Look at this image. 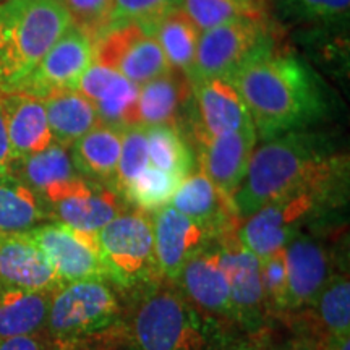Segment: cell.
<instances>
[{"label": "cell", "mask_w": 350, "mask_h": 350, "mask_svg": "<svg viewBox=\"0 0 350 350\" xmlns=\"http://www.w3.org/2000/svg\"><path fill=\"white\" fill-rule=\"evenodd\" d=\"M54 292H29L0 286V340L46 329Z\"/></svg>", "instance_id": "obj_26"}, {"label": "cell", "mask_w": 350, "mask_h": 350, "mask_svg": "<svg viewBox=\"0 0 350 350\" xmlns=\"http://www.w3.org/2000/svg\"><path fill=\"white\" fill-rule=\"evenodd\" d=\"M169 206L201 224L226 232L239 227L234 203L206 177L203 170L183 178Z\"/></svg>", "instance_id": "obj_22"}, {"label": "cell", "mask_w": 350, "mask_h": 350, "mask_svg": "<svg viewBox=\"0 0 350 350\" xmlns=\"http://www.w3.org/2000/svg\"><path fill=\"white\" fill-rule=\"evenodd\" d=\"M126 304L104 279L65 282L52 295L46 331L59 342L86 350H106L103 342L125 339Z\"/></svg>", "instance_id": "obj_4"}, {"label": "cell", "mask_w": 350, "mask_h": 350, "mask_svg": "<svg viewBox=\"0 0 350 350\" xmlns=\"http://www.w3.org/2000/svg\"><path fill=\"white\" fill-rule=\"evenodd\" d=\"M93 64V41L72 25L59 38L16 93L44 99L64 90H77L83 73Z\"/></svg>", "instance_id": "obj_15"}, {"label": "cell", "mask_w": 350, "mask_h": 350, "mask_svg": "<svg viewBox=\"0 0 350 350\" xmlns=\"http://www.w3.org/2000/svg\"><path fill=\"white\" fill-rule=\"evenodd\" d=\"M349 167L306 183L269 201L237 227L240 243L258 258L282 250L304 232V227L318 221L327 209L344 198Z\"/></svg>", "instance_id": "obj_6"}, {"label": "cell", "mask_w": 350, "mask_h": 350, "mask_svg": "<svg viewBox=\"0 0 350 350\" xmlns=\"http://www.w3.org/2000/svg\"><path fill=\"white\" fill-rule=\"evenodd\" d=\"M98 243L107 282L125 301L163 281L150 213L125 209L98 232Z\"/></svg>", "instance_id": "obj_7"}, {"label": "cell", "mask_w": 350, "mask_h": 350, "mask_svg": "<svg viewBox=\"0 0 350 350\" xmlns=\"http://www.w3.org/2000/svg\"><path fill=\"white\" fill-rule=\"evenodd\" d=\"M70 26L59 0H7L0 7V93H16Z\"/></svg>", "instance_id": "obj_5"}, {"label": "cell", "mask_w": 350, "mask_h": 350, "mask_svg": "<svg viewBox=\"0 0 350 350\" xmlns=\"http://www.w3.org/2000/svg\"><path fill=\"white\" fill-rule=\"evenodd\" d=\"M266 338H268L266 332L262 334H247L242 331L230 332L229 326H224L209 350H275Z\"/></svg>", "instance_id": "obj_39"}, {"label": "cell", "mask_w": 350, "mask_h": 350, "mask_svg": "<svg viewBox=\"0 0 350 350\" xmlns=\"http://www.w3.org/2000/svg\"><path fill=\"white\" fill-rule=\"evenodd\" d=\"M13 157L10 148V138H8L7 116L3 109L2 93H0V174H7L12 170Z\"/></svg>", "instance_id": "obj_41"}, {"label": "cell", "mask_w": 350, "mask_h": 350, "mask_svg": "<svg viewBox=\"0 0 350 350\" xmlns=\"http://www.w3.org/2000/svg\"><path fill=\"white\" fill-rule=\"evenodd\" d=\"M318 345L321 350H350V334L319 339Z\"/></svg>", "instance_id": "obj_42"}, {"label": "cell", "mask_w": 350, "mask_h": 350, "mask_svg": "<svg viewBox=\"0 0 350 350\" xmlns=\"http://www.w3.org/2000/svg\"><path fill=\"white\" fill-rule=\"evenodd\" d=\"M15 167L18 169L20 174H15L16 177H20L26 185L31 187L41 201L44 196L80 175L73 165L72 156L68 154L67 148L57 143H52L49 148L36 152V154L16 161L12 165V169Z\"/></svg>", "instance_id": "obj_29"}, {"label": "cell", "mask_w": 350, "mask_h": 350, "mask_svg": "<svg viewBox=\"0 0 350 350\" xmlns=\"http://www.w3.org/2000/svg\"><path fill=\"white\" fill-rule=\"evenodd\" d=\"M229 81L242 96L262 142L306 130L327 113L326 91L314 70L291 52L275 49L271 38Z\"/></svg>", "instance_id": "obj_1"}, {"label": "cell", "mask_w": 350, "mask_h": 350, "mask_svg": "<svg viewBox=\"0 0 350 350\" xmlns=\"http://www.w3.org/2000/svg\"><path fill=\"white\" fill-rule=\"evenodd\" d=\"M182 5L183 0H112L107 28L131 23L154 38L161 21Z\"/></svg>", "instance_id": "obj_35"}, {"label": "cell", "mask_w": 350, "mask_h": 350, "mask_svg": "<svg viewBox=\"0 0 350 350\" xmlns=\"http://www.w3.org/2000/svg\"><path fill=\"white\" fill-rule=\"evenodd\" d=\"M256 139L255 126L250 125L195 146L196 161L201 170L227 198H234L235 191L242 185Z\"/></svg>", "instance_id": "obj_19"}, {"label": "cell", "mask_w": 350, "mask_h": 350, "mask_svg": "<svg viewBox=\"0 0 350 350\" xmlns=\"http://www.w3.org/2000/svg\"><path fill=\"white\" fill-rule=\"evenodd\" d=\"M148 154L152 167L185 178L195 172L196 152L185 131L174 125L146 126Z\"/></svg>", "instance_id": "obj_30"}, {"label": "cell", "mask_w": 350, "mask_h": 350, "mask_svg": "<svg viewBox=\"0 0 350 350\" xmlns=\"http://www.w3.org/2000/svg\"><path fill=\"white\" fill-rule=\"evenodd\" d=\"M219 261L229 279L234 325L247 334L268 331L269 318L262 300L260 258L240 243L237 227L219 237Z\"/></svg>", "instance_id": "obj_9"}, {"label": "cell", "mask_w": 350, "mask_h": 350, "mask_svg": "<svg viewBox=\"0 0 350 350\" xmlns=\"http://www.w3.org/2000/svg\"><path fill=\"white\" fill-rule=\"evenodd\" d=\"M345 167L347 156L336 154L331 138L318 131L294 130L266 139L253 151L248 172L232 198L239 221L278 196Z\"/></svg>", "instance_id": "obj_2"}, {"label": "cell", "mask_w": 350, "mask_h": 350, "mask_svg": "<svg viewBox=\"0 0 350 350\" xmlns=\"http://www.w3.org/2000/svg\"><path fill=\"white\" fill-rule=\"evenodd\" d=\"M51 221L36 191L15 174H0V237L18 235Z\"/></svg>", "instance_id": "obj_27"}, {"label": "cell", "mask_w": 350, "mask_h": 350, "mask_svg": "<svg viewBox=\"0 0 350 350\" xmlns=\"http://www.w3.org/2000/svg\"><path fill=\"white\" fill-rule=\"evenodd\" d=\"M182 178L156 167H146L122 191L126 206L144 213H154L169 206Z\"/></svg>", "instance_id": "obj_32"}, {"label": "cell", "mask_w": 350, "mask_h": 350, "mask_svg": "<svg viewBox=\"0 0 350 350\" xmlns=\"http://www.w3.org/2000/svg\"><path fill=\"white\" fill-rule=\"evenodd\" d=\"M182 8L200 31L240 18L266 20L261 0H183Z\"/></svg>", "instance_id": "obj_33"}, {"label": "cell", "mask_w": 350, "mask_h": 350, "mask_svg": "<svg viewBox=\"0 0 350 350\" xmlns=\"http://www.w3.org/2000/svg\"><path fill=\"white\" fill-rule=\"evenodd\" d=\"M68 12L72 23L81 28L91 41L107 29L112 0H59Z\"/></svg>", "instance_id": "obj_38"}, {"label": "cell", "mask_w": 350, "mask_h": 350, "mask_svg": "<svg viewBox=\"0 0 350 350\" xmlns=\"http://www.w3.org/2000/svg\"><path fill=\"white\" fill-rule=\"evenodd\" d=\"M275 350H321L318 345V340H314L312 338H301L295 342H291L288 345H286L284 349H275Z\"/></svg>", "instance_id": "obj_43"}, {"label": "cell", "mask_w": 350, "mask_h": 350, "mask_svg": "<svg viewBox=\"0 0 350 350\" xmlns=\"http://www.w3.org/2000/svg\"><path fill=\"white\" fill-rule=\"evenodd\" d=\"M188 112V130L196 144L234 133L253 125L242 96L226 78H209L195 83ZM187 130V133H188Z\"/></svg>", "instance_id": "obj_13"}, {"label": "cell", "mask_w": 350, "mask_h": 350, "mask_svg": "<svg viewBox=\"0 0 350 350\" xmlns=\"http://www.w3.org/2000/svg\"><path fill=\"white\" fill-rule=\"evenodd\" d=\"M287 271V318L308 308L321 288L338 274L336 253L318 235L301 234L284 248Z\"/></svg>", "instance_id": "obj_14"}, {"label": "cell", "mask_w": 350, "mask_h": 350, "mask_svg": "<svg viewBox=\"0 0 350 350\" xmlns=\"http://www.w3.org/2000/svg\"><path fill=\"white\" fill-rule=\"evenodd\" d=\"M313 327L312 339L319 340L350 334L349 275L338 273L321 288L313 304L305 308Z\"/></svg>", "instance_id": "obj_28"}, {"label": "cell", "mask_w": 350, "mask_h": 350, "mask_svg": "<svg viewBox=\"0 0 350 350\" xmlns=\"http://www.w3.org/2000/svg\"><path fill=\"white\" fill-rule=\"evenodd\" d=\"M156 258L164 281L174 282L183 266L224 232L201 224L172 206L151 213ZM227 232V230H226Z\"/></svg>", "instance_id": "obj_16"}, {"label": "cell", "mask_w": 350, "mask_h": 350, "mask_svg": "<svg viewBox=\"0 0 350 350\" xmlns=\"http://www.w3.org/2000/svg\"><path fill=\"white\" fill-rule=\"evenodd\" d=\"M193 86L185 73L170 70L139 90L138 119L144 126L174 125L183 130L190 112Z\"/></svg>", "instance_id": "obj_21"}, {"label": "cell", "mask_w": 350, "mask_h": 350, "mask_svg": "<svg viewBox=\"0 0 350 350\" xmlns=\"http://www.w3.org/2000/svg\"><path fill=\"white\" fill-rule=\"evenodd\" d=\"M350 0H279L278 15L291 25H347Z\"/></svg>", "instance_id": "obj_34"}, {"label": "cell", "mask_w": 350, "mask_h": 350, "mask_svg": "<svg viewBox=\"0 0 350 350\" xmlns=\"http://www.w3.org/2000/svg\"><path fill=\"white\" fill-rule=\"evenodd\" d=\"M42 100L52 138L60 146L72 148L83 135L100 124L93 103L77 90L57 91Z\"/></svg>", "instance_id": "obj_25"}, {"label": "cell", "mask_w": 350, "mask_h": 350, "mask_svg": "<svg viewBox=\"0 0 350 350\" xmlns=\"http://www.w3.org/2000/svg\"><path fill=\"white\" fill-rule=\"evenodd\" d=\"M124 130L104 124L72 144V161L81 177L113 188Z\"/></svg>", "instance_id": "obj_24"}, {"label": "cell", "mask_w": 350, "mask_h": 350, "mask_svg": "<svg viewBox=\"0 0 350 350\" xmlns=\"http://www.w3.org/2000/svg\"><path fill=\"white\" fill-rule=\"evenodd\" d=\"M148 163H150V154H148L146 126L142 124L126 126L122 135L120 157L113 188L122 195V191L148 167Z\"/></svg>", "instance_id": "obj_37"}, {"label": "cell", "mask_w": 350, "mask_h": 350, "mask_svg": "<svg viewBox=\"0 0 350 350\" xmlns=\"http://www.w3.org/2000/svg\"><path fill=\"white\" fill-rule=\"evenodd\" d=\"M260 279L269 321L287 319V271L284 248L260 258Z\"/></svg>", "instance_id": "obj_36"}, {"label": "cell", "mask_w": 350, "mask_h": 350, "mask_svg": "<svg viewBox=\"0 0 350 350\" xmlns=\"http://www.w3.org/2000/svg\"><path fill=\"white\" fill-rule=\"evenodd\" d=\"M0 350H86L81 347H73L59 342L51 338L46 331L34 332L28 336H18V338H10L0 340Z\"/></svg>", "instance_id": "obj_40"}, {"label": "cell", "mask_w": 350, "mask_h": 350, "mask_svg": "<svg viewBox=\"0 0 350 350\" xmlns=\"http://www.w3.org/2000/svg\"><path fill=\"white\" fill-rule=\"evenodd\" d=\"M125 304L124 336L135 350H209L229 326L196 310L164 279Z\"/></svg>", "instance_id": "obj_3"}, {"label": "cell", "mask_w": 350, "mask_h": 350, "mask_svg": "<svg viewBox=\"0 0 350 350\" xmlns=\"http://www.w3.org/2000/svg\"><path fill=\"white\" fill-rule=\"evenodd\" d=\"M93 60L138 86L172 70L156 38L131 23L112 26L94 39Z\"/></svg>", "instance_id": "obj_11"}, {"label": "cell", "mask_w": 350, "mask_h": 350, "mask_svg": "<svg viewBox=\"0 0 350 350\" xmlns=\"http://www.w3.org/2000/svg\"><path fill=\"white\" fill-rule=\"evenodd\" d=\"M62 284L42 252L25 234L0 237V286L54 292Z\"/></svg>", "instance_id": "obj_20"}, {"label": "cell", "mask_w": 350, "mask_h": 350, "mask_svg": "<svg viewBox=\"0 0 350 350\" xmlns=\"http://www.w3.org/2000/svg\"><path fill=\"white\" fill-rule=\"evenodd\" d=\"M174 284L201 313L222 325L235 326L229 279L219 261V239L191 258Z\"/></svg>", "instance_id": "obj_17"}, {"label": "cell", "mask_w": 350, "mask_h": 350, "mask_svg": "<svg viewBox=\"0 0 350 350\" xmlns=\"http://www.w3.org/2000/svg\"><path fill=\"white\" fill-rule=\"evenodd\" d=\"M42 203L51 221L90 235H98L112 219L129 209L116 188L81 175L44 196Z\"/></svg>", "instance_id": "obj_10"}, {"label": "cell", "mask_w": 350, "mask_h": 350, "mask_svg": "<svg viewBox=\"0 0 350 350\" xmlns=\"http://www.w3.org/2000/svg\"><path fill=\"white\" fill-rule=\"evenodd\" d=\"M201 31L183 8L170 12L156 29V41L163 49L170 68L177 72H190L195 62Z\"/></svg>", "instance_id": "obj_31"}, {"label": "cell", "mask_w": 350, "mask_h": 350, "mask_svg": "<svg viewBox=\"0 0 350 350\" xmlns=\"http://www.w3.org/2000/svg\"><path fill=\"white\" fill-rule=\"evenodd\" d=\"M269 39L266 20L227 21L200 36L195 62L187 78L191 85L209 78H229Z\"/></svg>", "instance_id": "obj_8"}, {"label": "cell", "mask_w": 350, "mask_h": 350, "mask_svg": "<svg viewBox=\"0 0 350 350\" xmlns=\"http://www.w3.org/2000/svg\"><path fill=\"white\" fill-rule=\"evenodd\" d=\"M25 235L42 252L64 284L86 279L107 281L98 235L83 234L55 221L44 222Z\"/></svg>", "instance_id": "obj_12"}, {"label": "cell", "mask_w": 350, "mask_h": 350, "mask_svg": "<svg viewBox=\"0 0 350 350\" xmlns=\"http://www.w3.org/2000/svg\"><path fill=\"white\" fill-rule=\"evenodd\" d=\"M77 91L93 103L100 124L120 130L139 124V88L120 73L93 60L83 73Z\"/></svg>", "instance_id": "obj_18"}, {"label": "cell", "mask_w": 350, "mask_h": 350, "mask_svg": "<svg viewBox=\"0 0 350 350\" xmlns=\"http://www.w3.org/2000/svg\"><path fill=\"white\" fill-rule=\"evenodd\" d=\"M2 100L13 163L36 154L54 143L42 99L25 93H2Z\"/></svg>", "instance_id": "obj_23"}]
</instances>
